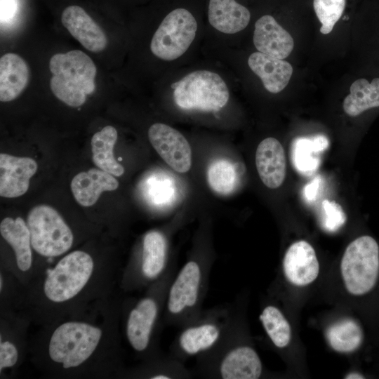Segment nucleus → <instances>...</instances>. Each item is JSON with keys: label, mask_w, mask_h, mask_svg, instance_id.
Returning <instances> with one entry per match:
<instances>
[{"label": "nucleus", "mask_w": 379, "mask_h": 379, "mask_svg": "<svg viewBox=\"0 0 379 379\" xmlns=\"http://www.w3.org/2000/svg\"><path fill=\"white\" fill-rule=\"evenodd\" d=\"M123 293L120 288L79 317L40 328L29 341L32 362L47 377L122 378Z\"/></svg>", "instance_id": "1"}, {"label": "nucleus", "mask_w": 379, "mask_h": 379, "mask_svg": "<svg viewBox=\"0 0 379 379\" xmlns=\"http://www.w3.org/2000/svg\"><path fill=\"white\" fill-rule=\"evenodd\" d=\"M122 268L82 249L69 251L42 266L19 286L11 310L40 328L79 317L119 288Z\"/></svg>", "instance_id": "2"}, {"label": "nucleus", "mask_w": 379, "mask_h": 379, "mask_svg": "<svg viewBox=\"0 0 379 379\" xmlns=\"http://www.w3.org/2000/svg\"><path fill=\"white\" fill-rule=\"evenodd\" d=\"M177 272L171 260L166 271L138 299L124 298L122 320L126 339L136 357L147 360L161 354L160 333L168 291Z\"/></svg>", "instance_id": "3"}, {"label": "nucleus", "mask_w": 379, "mask_h": 379, "mask_svg": "<svg viewBox=\"0 0 379 379\" xmlns=\"http://www.w3.org/2000/svg\"><path fill=\"white\" fill-rule=\"evenodd\" d=\"M204 238L182 267L175 273L168 288L163 325L181 328L196 318L208 288L214 256Z\"/></svg>", "instance_id": "4"}, {"label": "nucleus", "mask_w": 379, "mask_h": 379, "mask_svg": "<svg viewBox=\"0 0 379 379\" xmlns=\"http://www.w3.org/2000/svg\"><path fill=\"white\" fill-rule=\"evenodd\" d=\"M240 320L217 347L195 358L191 369L194 376L210 379H258L262 376L261 359L244 340Z\"/></svg>", "instance_id": "5"}, {"label": "nucleus", "mask_w": 379, "mask_h": 379, "mask_svg": "<svg viewBox=\"0 0 379 379\" xmlns=\"http://www.w3.org/2000/svg\"><path fill=\"white\" fill-rule=\"evenodd\" d=\"M234 305L228 303L203 310L181 328L170 345V354L185 362L217 347L239 320Z\"/></svg>", "instance_id": "6"}, {"label": "nucleus", "mask_w": 379, "mask_h": 379, "mask_svg": "<svg viewBox=\"0 0 379 379\" xmlns=\"http://www.w3.org/2000/svg\"><path fill=\"white\" fill-rule=\"evenodd\" d=\"M52 73L50 87L54 95L66 105L78 107L95 91L97 68L84 52L72 50L53 55L49 61Z\"/></svg>", "instance_id": "7"}, {"label": "nucleus", "mask_w": 379, "mask_h": 379, "mask_svg": "<svg viewBox=\"0 0 379 379\" xmlns=\"http://www.w3.org/2000/svg\"><path fill=\"white\" fill-rule=\"evenodd\" d=\"M171 260L168 234L160 230L148 231L139 253L122 268L120 288L124 293L146 288L164 274Z\"/></svg>", "instance_id": "8"}, {"label": "nucleus", "mask_w": 379, "mask_h": 379, "mask_svg": "<svg viewBox=\"0 0 379 379\" xmlns=\"http://www.w3.org/2000/svg\"><path fill=\"white\" fill-rule=\"evenodd\" d=\"M26 222L34 251L46 259L47 264L67 253L73 246V230L54 208L45 204L34 206Z\"/></svg>", "instance_id": "9"}, {"label": "nucleus", "mask_w": 379, "mask_h": 379, "mask_svg": "<svg viewBox=\"0 0 379 379\" xmlns=\"http://www.w3.org/2000/svg\"><path fill=\"white\" fill-rule=\"evenodd\" d=\"M347 291L356 296L371 293L379 282V244L370 235L357 237L347 246L340 263Z\"/></svg>", "instance_id": "10"}, {"label": "nucleus", "mask_w": 379, "mask_h": 379, "mask_svg": "<svg viewBox=\"0 0 379 379\" xmlns=\"http://www.w3.org/2000/svg\"><path fill=\"white\" fill-rule=\"evenodd\" d=\"M173 100L186 110L218 112L230 98L227 84L220 76L208 70L191 72L171 84Z\"/></svg>", "instance_id": "11"}, {"label": "nucleus", "mask_w": 379, "mask_h": 379, "mask_svg": "<svg viewBox=\"0 0 379 379\" xmlns=\"http://www.w3.org/2000/svg\"><path fill=\"white\" fill-rule=\"evenodd\" d=\"M197 22L192 14L179 8L170 12L154 32L150 50L157 58L171 61L180 58L195 38Z\"/></svg>", "instance_id": "12"}, {"label": "nucleus", "mask_w": 379, "mask_h": 379, "mask_svg": "<svg viewBox=\"0 0 379 379\" xmlns=\"http://www.w3.org/2000/svg\"><path fill=\"white\" fill-rule=\"evenodd\" d=\"M0 234L14 254L13 264L6 271L17 279L20 286H23L33 279L39 270L34 261V251L27 222L21 217L4 218L0 223Z\"/></svg>", "instance_id": "13"}, {"label": "nucleus", "mask_w": 379, "mask_h": 379, "mask_svg": "<svg viewBox=\"0 0 379 379\" xmlns=\"http://www.w3.org/2000/svg\"><path fill=\"white\" fill-rule=\"evenodd\" d=\"M30 324L15 311H1L0 375L6 369L13 371L23 361L28 353L26 333Z\"/></svg>", "instance_id": "14"}, {"label": "nucleus", "mask_w": 379, "mask_h": 379, "mask_svg": "<svg viewBox=\"0 0 379 379\" xmlns=\"http://www.w3.org/2000/svg\"><path fill=\"white\" fill-rule=\"evenodd\" d=\"M148 138L157 154L173 170L180 173L190 170L192 149L179 131L165 124L155 123L149 128Z\"/></svg>", "instance_id": "15"}, {"label": "nucleus", "mask_w": 379, "mask_h": 379, "mask_svg": "<svg viewBox=\"0 0 379 379\" xmlns=\"http://www.w3.org/2000/svg\"><path fill=\"white\" fill-rule=\"evenodd\" d=\"M38 165L30 157L0 154V195L15 198L25 194L30 178L36 173Z\"/></svg>", "instance_id": "16"}, {"label": "nucleus", "mask_w": 379, "mask_h": 379, "mask_svg": "<svg viewBox=\"0 0 379 379\" xmlns=\"http://www.w3.org/2000/svg\"><path fill=\"white\" fill-rule=\"evenodd\" d=\"M282 267L286 279L298 286L313 282L319 272L315 251L304 240L296 241L288 247L283 259Z\"/></svg>", "instance_id": "17"}, {"label": "nucleus", "mask_w": 379, "mask_h": 379, "mask_svg": "<svg viewBox=\"0 0 379 379\" xmlns=\"http://www.w3.org/2000/svg\"><path fill=\"white\" fill-rule=\"evenodd\" d=\"M63 26L87 50L103 51L107 44L105 34L93 18L78 6H69L61 15Z\"/></svg>", "instance_id": "18"}, {"label": "nucleus", "mask_w": 379, "mask_h": 379, "mask_svg": "<svg viewBox=\"0 0 379 379\" xmlns=\"http://www.w3.org/2000/svg\"><path fill=\"white\" fill-rule=\"evenodd\" d=\"M253 44L258 51L285 59L294 47L292 36L270 15H264L255 23Z\"/></svg>", "instance_id": "19"}, {"label": "nucleus", "mask_w": 379, "mask_h": 379, "mask_svg": "<svg viewBox=\"0 0 379 379\" xmlns=\"http://www.w3.org/2000/svg\"><path fill=\"white\" fill-rule=\"evenodd\" d=\"M255 166L262 183L277 189L284 182L286 174V156L283 146L274 138L262 140L256 149Z\"/></svg>", "instance_id": "20"}, {"label": "nucleus", "mask_w": 379, "mask_h": 379, "mask_svg": "<svg viewBox=\"0 0 379 379\" xmlns=\"http://www.w3.org/2000/svg\"><path fill=\"white\" fill-rule=\"evenodd\" d=\"M194 376L185 362L170 353L140 361L131 368H126L122 378L147 379H188Z\"/></svg>", "instance_id": "21"}, {"label": "nucleus", "mask_w": 379, "mask_h": 379, "mask_svg": "<svg viewBox=\"0 0 379 379\" xmlns=\"http://www.w3.org/2000/svg\"><path fill=\"white\" fill-rule=\"evenodd\" d=\"M119 185L114 175L99 168L77 173L70 185L74 199L82 206L94 205L103 192L116 190Z\"/></svg>", "instance_id": "22"}, {"label": "nucleus", "mask_w": 379, "mask_h": 379, "mask_svg": "<svg viewBox=\"0 0 379 379\" xmlns=\"http://www.w3.org/2000/svg\"><path fill=\"white\" fill-rule=\"evenodd\" d=\"M248 65L260 77L265 88L272 93L282 91L293 74V67L288 62L259 51L251 54Z\"/></svg>", "instance_id": "23"}, {"label": "nucleus", "mask_w": 379, "mask_h": 379, "mask_svg": "<svg viewBox=\"0 0 379 379\" xmlns=\"http://www.w3.org/2000/svg\"><path fill=\"white\" fill-rule=\"evenodd\" d=\"M29 69L20 55L8 53L0 59V100L16 99L25 89L29 80Z\"/></svg>", "instance_id": "24"}, {"label": "nucleus", "mask_w": 379, "mask_h": 379, "mask_svg": "<svg viewBox=\"0 0 379 379\" xmlns=\"http://www.w3.org/2000/svg\"><path fill=\"white\" fill-rule=\"evenodd\" d=\"M208 17L209 23L215 29L234 34L247 27L251 13L235 0H209Z\"/></svg>", "instance_id": "25"}, {"label": "nucleus", "mask_w": 379, "mask_h": 379, "mask_svg": "<svg viewBox=\"0 0 379 379\" xmlns=\"http://www.w3.org/2000/svg\"><path fill=\"white\" fill-rule=\"evenodd\" d=\"M344 112L356 117L371 109L379 108V76L371 79H356L350 87V93L343 102Z\"/></svg>", "instance_id": "26"}, {"label": "nucleus", "mask_w": 379, "mask_h": 379, "mask_svg": "<svg viewBox=\"0 0 379 379\" xmlns=\"http://www.w3.org/2000/svg\"><path fill=\"white\" fill-rule=\"evenodd\" d=\"M328 146V140L323 135L295 138L291 148V159L295 169L302 174L312 175L319 166V153Z\"/></svg>", "instance_id": "27"}, {"label": "nucleus", "mask_w": 379, "mask_h": 379, "mask_svg": "<svg viewBox=\"0 0 379 379\" xmlns=\"http://www.w3.org/2000/svg\"><path fill=\"white\" fill-rule=\"evenodd\" d=\"M117 140V131L112 126H107L96 132L91 138L92 160L99 168L120 177L124 168L116 159L114 147Z\"/></svg>", "instance_id": "28"}, {"label": "nucleus", "mask_w": 379, "mask_h": 379, "mask_svg": "<svg viewBox=\"0 0 379 379\" xmlns=\"http://www.w3.org/2000/svg\"><path fill=\"white\" fill-rule=\"evenodd\" d=\"M326 338L332 349L347 353L360 347L364 334L359 322L348 318L331 325L326 331Z\"/></svg>", "instance_id": "29"}, {"label": "nucleus", "mask_w": 379, "mask_h": 379, "mask_svg": "<svg viewBox=\"0 0 379 379\" xmlns=\"http://www.w3.org/2000/svg\"><path fill=\"white\" fill-rule=\"evenodd\" d=\"M259 319L267 336L276 347L284 348L289 344L291 326L278 307L273 305L265 306Z\"/></svg>", "instance_id": "30"}, {"label": "nucleus", "mask_w": 379, "mask_h": 379, "mask_svg": "<svg viewBox=\"0 0 379 379\" xmlns=\"http://www.w3.org/2000/svg\"><path fill=\"white\" fill-rule=\"evenodd\" d=\"M207 181L211 189L216 194H230L233 192L237 182L234 165L226 159L213 161L207 169Z\"/></svg>", "instance_id": "31"}, {"label": "nucleus", "mask_w": 379, "mask_h": 379, "mask_svg": "<svg viewBox=\"0 0 379 379\" xmlns=\"http://www.w3.org/2000/svg\"><path fill=\"white\" fill-rule=\"evenodd\" d=\"M346 0H313L315 14L321 24V33L328 34L341 18Z\"/></svg>", "instance_id": "32"}, {"label": "nucleus", "mask_w": 379, "mask_h": 379, "mask_svg": "<svg viewBox=\"0 0 379 379\" xmlns=\"http://www.w3.org/2000/svg\"><path fill=\"white\" fill-rule=\"evenodd\" d=\"M321 212V224L326 231L335 232L346 222L347 217L342 206L334 201L324 200Z\"/></svg>", "instance_id": "33"}, {"label": "nucleus", "mask_w": 379, "mask_h": 379, "mask_svg": "<svg viewBox=\"0 0 379 379\" xmlns=\"http://www.w3.org/2000/svg\"><path fill=\"white\" fill-rule=\"evenodd\" d=\"M321 183V177L318 175L305 186L303 190V194L305 198L308 201H312L315 200L316 197H317Z\"/></svg>", "instance_id": "34"}, {"label": "nucleus", "mask_w": 379, "mask_h": 379, "mask_svg": "<svg viewBox=\"0 0 379 379\" xmlns=\"http://www.w3.org/2000/svg\"><path fill=\"white\" fill-rule=\"evenodd\" d=\"M15 10L13 0H1V18L6 20L13 15Z\"/></svg>", "instance_id": "35"}, {"label": "nucleus", "mask_w": 379, "mask_h": 379, "mask_svg": "<svg viewBox=\"0 0 379 379\" xmlns=\"http://www.w3.org/2000/svg\"><path fill=\"white\" fill-rule=\"evenodd\" d=\"M345 378L347 379H355V378H365L364 375L357 372H352L346 375Z\"/></svg>", "instance_id": "36"}]
</instances>
